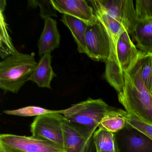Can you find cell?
<instances>
[{
	"mask_svg": "<svg viewBox=\"0 0 152 152\" xmlns=\"http://www.w3.org/2000/svg\"><path fill=\"white\" fill-rule=\"evenodd\" d=\"M97 18L104 25L110 41V53L108 59L117 61V47L121 35L126 31L119 22L107 15L101 7L98 0L89 1Z\"/></svg>",
	"mask_w": 152,
	"mask_h": 152,
	"instance_id": "10",
	"label": "cell"
},
{
	"mask_svg": "<svg viewBox=\"0 0 152 152\" xmlns=\"http://www.w3.org/2000/svg\"><path fill=\"white\" fill-rule=\"evenodd\" d=\"M64 148L66 152H85L91 138H88L65 120Z\"/></svg>",
	"mask_w": 152,
	"mask_h": 152,
	"instance_id": "13",
	"label": "cell"
},
{
	"mask_svg": "<svg viewBox=\"0 0 152 152\" xmlns=\"http://www.w3.org/2000/svg\"><path fill=\"white\" fill-rule=\"evenodd\" d=\"M143 52L138 50L126 31L121 35L117 47V57L121 69L124 72L132 69Z\"/></svg>",
	"mask_w": 152,
	"mask_h": 152,
	"instance_id": "11",
	"label": "cell"
},
{
	"mask_svg": "<svg viewBox=\"0 0 152 152\" xmlns=\"http://www.w3.org/2000/svg\"><path fill=\"white\" fill-rule=\"evenodd\" d=\"M135 11L138 21L152 19V0H137Z\"/></svg>",
	"mask_w": 152,
	"mask_h": 152,
	"instance_id": "23",
	"label": "cell"
},
{
	"mask_svg": "<svg viewBox=\"0 0 152 152\" xmlns=\"http://www.w3.org/2000/svg\"><path fill=\"white\" fill-rule=\"evenodd\" d=\"M92 138L96 152H118L114 133L99 128Z\"/></svg>",
	"mask_w": 152,
	"mask_h": 152,
	"instance_id": "17",
	"label": "cell"
},
{
	"mask_svg": "<svg viewBox=\"0 0 152 152\" xmlns=\"http://www.w3.org/2000/svg\"><path fill=\"white\" fill-rule=\"evenodd\" d=\"M93 137V136H92ZM96 148L93 141V138H91L87 146L85 152H96Z\"/></svg>",
	"mask_w": 152,
	"mask_h": 152,
	"instance_id": "26",
	"label": "cell"
},
{
	"mask_svg": "<svg viewBox=\"0 0 152 152\" xmlns=\"http://www.w3.org/2000/svg\"><path fill=\"white\" fill-rule=\"evenodd\" d=\"M50 54L46 53L42 56L30 80L40 88L50 89L51 81L56 76L51 66L52 56Z\"/></svg>",
	"mask_w": 152,
	"mask_h": 152,
	"instance_id": "14",
	"label": "cell"
},
{
	"mask_svg": "<svg viewBox=\"0 0 152 152\" xmlns=\"http://www.w3.org/2000/svg\"><path fill=\"white\" fill-rule=\"evenodd\" d=\"M118 113L125 119L126 122L137 129L152 140V125L141 121L126 111L116 108Z\"/></svg>",
	"mask_w": 152,
	"mask_h": 152,
	"instance_id": "20",
	"label": "cell"
},
{
	"mask_svg": "<svg viewBox=\"0 0 152 152\" xmlns=\"http://www.w3.org/2000/svg\"><path fill=\"white\" fill-rule=\"evenodd\" d=\"M7 26L3 18V15L1 12V32L3 33L4 39L3 40V45L4 47L1 50V56L2 58H6L7 57L13 55L18 52L12 44L10 35L7 30Z\"/></svg>",
	"mask_w": 152,
	"mask_h": 152,
	"instance_id": "24",
	"label": "cell"
},
{
	"mask_svg": "<svg viewBox=\"0 0 152 152\" xmlns=\"http://www.w3.org/2000/svg\"><path fill=\"white\" fill-rule=\"evenodd\" d=\"M61 35L55 19L49 17L44 19V26L38 43L39 55L50 53L60 45Z\"/></svg>",
	"mask_w": 152,
	"mask_h": 152,
	"instance_id": "12",
	"label": "cell"
},
{
	"mask_svg": "<svg viewBox=\"0 0 152 152\" xmlns=\"http://www.w3.org/2000/svg\"><path fill=\"white\" fill-rule=\"evenodd\" d=\"M103 10L131 35L138 23L132 0H98Z\"/></svg>",
	"mask_w": 152,
	"mask_h": 152,
	"instance_id": "7",
	"label": "cell"
},
{
	"mask_svg": "<svg viewBox=\"0 0 152 152\" xmlns=\"http://www.w3.org/2000/svg\"><path fill=\"white\" fill-rule=\"evenodd\" d=\"M126 124L125 119L118 113L116 108L111 107L108 113L103 118L99 128L115 133L122 129Z\"/></svg>",
	"mask_w": 152,
	"mask_h": 152,
	"instance_id": "19",
	"label": "cell"
},
{
	"mask_svg": "<svg viewBox=\"0 0 152 152\" xmlns=\"http://www.w3.org/2000/svg\"><path fill=\"white\" fill-rule=\"evenodd\" d=\"M32 3H29L31 6L36 7L39 6L40 8V15L41 17L45 19L50 16H55L57 17V15L56 13V10L54 8L51 0L50 1H29Z\"/></svg>",
	"mask_w": 152,
	"mask_h": 152,
	"instance_id": "25",
	"label": "cell"
},
{
	"mask_svg": "<svg viewBox=\"0 0 152 152\" xmlns=\"http://www.w3.org/2000/svg\"><path fill=\"white\" fill-rule=\"evenodd\" d=\"M111 108L102 99L89 98L67 109L59 111L68 123L91 138Z\"/></svg>",
	"mask_w": 152,
	"mask_h": 152,
	"instance_id": "2",
	"label": "cell"
},
{
	"mask_svg": "<svg viewBox=\"0 0 152 152\" xmlns=\"http://www.w3.org/2000/svg\"><path fill=\"white\" fill-rule=\"evenodd\" d=\"M131 36L140 51L152 54V19L138 21Z\"/></svg>",
	"mask_w": 152,
	"mask_h": 152,
	"instance_id": "15",
	"label": "cell"
},
{
	"mask_svg": "<svg viewBox=\"0 0 152 152\" xmlns=\"http://www.w3.org/2000/svg\"><path fill=\"white\" fill-rule=\"evenodd\" d=\"M150 92H151V94H152V88H151V90H150Z\"/></svg>",
	"mask_w": 152,
	"mask_h": 152,
	"instance_id": "27",
	"label": "cell"
},
{
	"mask_svg": "<svg viewBox=\"0 0 152 152\" xmlns=\"http://www.w3.org/2000/svg\"><path fill=\"white\" fill-rule=\"evenodd\" d=\"M143 53L134 66L124 72V85L118 93L119 102L128 113L152 125V95L142 79L141 60Z\"/></svg>",
	"mask_w": 152,
	"mask_h": 152,
	"instance_id": "1",
	"label": "cell"
},
{
	"mask_svg": "<svg viewBox=\"0 0 152 152\" xmlns=\"http://www.w3.org/2000/svg\"><path fill=\"white\" fill-rule=\"evenodd\" d=\"M105 78L117 93L122 91L124 85V72L118 62L107 59L105 62Z\"/></svg>",
	"mask_w": 152,
	"mask_h": 152,
	"instance_id": "18",
	"label": "cell"
},
{
	"mask_svg": "<svg viewBox=\"0 0 152 152\" xmlns=\"http://www.w3.org/2000/svg\"><path fill=\"white\" fill-rule=\"evenodd\" d=\"M61 21L71 31L79 53L86 55V31L88 25L67 15H63Z\"/></svg>",
	"mask_w": 152,
	"mask_h": 152,
	"instance_id": "16",
	"label": "cell"
},
{
	"mask_svg": "<svg viewBox=\"0 0 152 152\" xmlns=\"http://www.w3.org/2000/svg\"><path fill=\"white\" fill-rule=\"evenodd\" d=\"M141 75L146 87L150 91L152 86V54H144L141 60Z\"/></svg>",
	"mask_w": 152,
	"mask_h": 152,
	"instance_id": "22",
	"label": "cell"
},
{
	"mask_svg": "<svg viewBox=\"0 0 152 152\" xmlns=\"http://www.w3.org/2000/svg\"><path fill=\"white\" fill-rule=\"evenodd\" d=\"M65 120L59 110L37 116L31 125L32 136L49 140L64 148Z\"/></svg>",
	"mask_w": 152,
	"mask_h": 152,
	"instance_id": "5",
	"label": "cell"
},
{
	"mask_svg": "<svg viewBox=\"0 0 152 152\" xmlns=\"http://www.w3.org/2000/svg\"><path fill=\"white\" fill-rule=\"evenodd\" d=\"M56 110H49L43 107L34 106H29L19 109L13 110H6L3 113L9 115H17L23 117H31L36 116V117L46 114L54 113Z\"/></svg>",
	"mask_w": 152,
	"mask_h": 152,
	"instance_id": "21",
	"label": "cell"
},
{
	"mask_svg": "<svg viewBox=\"0 0 152 152\" xmlns=\"http://www.w3.org/2000/svg\"><path fill=\"white\" fill-rule=\"evenodd\" d=\"M56 11L80 19L89 25L97 21L93 8L84 0H51Z\"/></svg>",
	"mask_w": 152,
	"mask_h": 152,
	"instance_id": "9",
	"label": "cell"
},
{
	"mask_svg": "<svg viewBox=\"0 0 152 152\" xmlns=\"http://www.w3.org/2000/svg\"><path fill=\"white\" fill-rule=\"evenodd\" d=\"M114 134L118 152H152V140L128 123Z\"/></svg>",
	"mask_w": 152,
	"mask_h": 152,
	"instance_id": "8",
	"label": "cell"
},
{
	"mask_svg": "<svg viewBox=\"0 0 152 152\" xmlns=\"http://www.w3.org/2000/svg\"><path fill=\"white\" fill-rule=\"evenodd\" d=\"M38 63L33 55L17 53L0 63V88L5 91L17 93L30 81Z\"/></svg>",
	"mask_w": 152,
	"mask_h": 152,
	"instance_id": "3",
	"label": "cell"
},
{
	"mask_svg": "<svg viewBox=\"0 0 152 152\" xmlns=\"http://www.w3.org/2000/svg\"><path fill=\"white\" fill-rule=\"evenodd\" d=\"M98 19V18H97ZM86 55L92 60L105 62L110 53V41L107 31L97 19L88 25L86 31Z\"/></svg>",
	"mask_w": 152,
	"mask_h": 152,
	"instance_id": "6",
	"label": "cell"
},
{
	"mask_svg": "<svg viewBox=\"0 0 152 152\" xmlns=\"http://www.w3.org/2000/svg\"><path fill=\"white\" fill-rule=\"evenodd\" d=\"M1 152H66L61 146L49 140L31 136L0 135Z\"/></svg>",
	"mask_w": 152,
	"mask_h": 152,
	"instance_id": "4",
	"label": "cell"
}]
</instances>
